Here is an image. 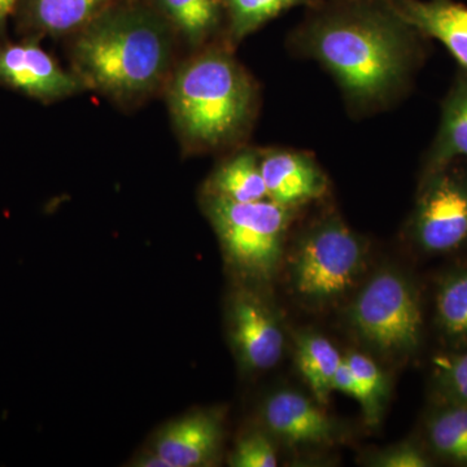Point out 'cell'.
<instances>
[{"label":"cell","mask_w":467,"mask_h":467,"mask_svg":"<svg viewBox=\"0 0 467 467\" xmlns=\"http://www.w3.org/2000/svg\"><path fill=\"white\" fill-rule=\"evenodd\" d=\"M371 465L379 467H427L431 465L425 453L411 442L393 445L378 453L370 461Z\"/></svg>","instance_id":"25"},{"label":"cell","mask_w":467,"mask_h":467,"mask_svg":"<svg viewBox=\"0 0 467 467\" xmlns=\"http://www.w3.org/2000/svg\"><path fill=\"white\" fill-rule=\"evenodd\" d=\"M168 23L189 45L202 47L225 20L221 0H160Z\"/></svg>","instance_id":"18"},{"label":"cell","mask_w":467,"mask_h":467,"mask_svg":"<svg viewBox=\"0 0 467 467\" xmlns=\"http://www.w3.org/2000/svg\"><path fill=\"white\" fill-rule=\"evenodd\" d=\"M409 234L430 254H450L467 244V168L460 161L420 178Z\"/></svg>","instance_id":"7"},{"label":"cell","mask_w":467,"mask_h":467,"mask_svg":"<svg viewBox=\"0 0 467 467\" xmlns=\"http://www.w3.org/2000/svg\"><path fill=\"white\" fill-rule=\"evenodd\" d=\"M319 405L303 393L282 389L273 393L264 404V422L270 432L287 444H324L337 431L333 420Z\"/></svg>","instance_id":"11"},{"label":"cell","mask_w":467,"mask_h":467,"mask_svg":"<svg viewBox=\"0 0 467 467\" xmlns=\"http://www.w3.org/2000/svg\"><path fill=\"white\" fill-rule=\"evenodd\" d=\"M202 207L227 260L247 275L272 278L284 254L295 209L270 199L239 202L205 192Z\"/></svg>","instance_id":"4"},{"label":"cell","mask_w":467,"mask_h":467,"mask_svg":"<svg viewBox=\"0 0 467 467\" xmlns=\"http://www.w3.org/2000/svg\"><path fill=\"white\" fill-rule=\"evenodd\" d=\"M426 41L391 0H318L288 46L330 73L353 115L367 116L408 94L425 63Z\"/></svg>","instance_id":"1"},{"label":"cell","mask_w":467,"mask_h":467,"mask_svg":"<svg viewBox=\"0 0 467 467\" xmlns=\"http://www.w3.org/2000/svg\"><path fill=\"white\" fill-rule=\"evenodd\" d=\"M168 104L184 146L208 152L248 134L259 110V88L229 43H213L169 77Z\"/></svg>","instance_id":"3"},{"label":"cell","mask_w":467,"mask_h":467,"mask_svg":"<svg viewBox=\"0 0 467 467\" xmlns=\"http://www.w3.org/2000/svg\"><path fill=\"white\" fill-rule=\"evenodd\" d=\"M349 318L359 337L380 352L408 353L420 346V300L407 279L392 270H382L365 285Z\"/></svg>","instance_id":"6"},{"label":"cell","mask_w":467,"mask_h":467,"mask_svg":"<svg viewBox=\"0 0 467 467\" xmlns=\"http://www.w3.org/2000/svg\"><path fill=\"white\" fill-rule=\"evenodd\" d=\"M261 173L267 199L295 209L324 198L328 178L317 160L308 152L294 149L260 150Z\"/></svg>","instance_id":"10"},{"label":"cell","mask_w":467,"mask_h":467,"mask_svg":"<svg viewBox=\"0 0 467 467\" xmlns=\"http://www.w3.org/2000/svg\"><path fill=\"white\" fill-rule=\"evenodd\" d=\"M405 20L427 39L447 48L467 72V5L457 0H391Z\"/></svg>","instance_id":"13"},{"label":"cell","mask_w":467,"mask_h":467,"mask_svg":"<svg viewBox=\"0 0 467 467\" xmlns=\"http://www.w3.org/2000/svg\"><path fill=\"white\" fill-rule=\"evenodd\" d=\"M367 257L364 239L342 218L327 216L303 233L292 259V285L303 299L325 303L352 287Z\"/></svg>","instance_id":"5"},{"label":"cell","mask_w":467,"mask_h":467,"mask_svg":"<svg viewBox=\"0 0 467 467\" xmlns=\"http://www.w3.org/2000/svg\"><path fill=\"white\" fill-rule=\"evenodd\" d=\"M230 337L243 367L248 370H267L284 355L281 324L265 301L251 292H241L234 297Z\"/></svg>","instance_id":"9"},{"label":"cell","mask_w":467,"mask_h":467,"mask_svg":"<svg viewBox=\"0 0 467 467\" xmlns=\"http://www.w3.org/2000/svg\"><path fill=\"white\" fill-rule=\"evenodd\" d=\"M467 160V72L459 69L441 101V121L423 159V175Z\"/></svg>","instance_id":"14"},{"label":"cell","mask_w":467,"mask_h":467,"mask_svg":"<svg viewBox=\"0 0 467 467\" xmlns=\"http://www.w3.org/2000/svg\"><path fill=\"white\" fill-rule=\"evenodd\" d=\"M205 193L239 202L267 199L261 173L260 150L244 147L223 160L209 177Z\"/></svg>","instance_id":"15"},{"label":"cell","mask_w":467,"mask_h":467,"mask_svg":"<svg viewBox=\"0 0 467 467\" xmlns=\"http://www.w3.org/2000/svg\"><path fill=\"white\" fill-rule=\"evenodd\" d=\"M234 467H275L278 457L275 444L261 432L244 436L236 444L230 459Z\"/></svg>","instance_id":"24"},{"label":"cell","mask_w":467,"mask_h":467,"mask_svg":"<svg viewBox=\"0 0 467 467\" xmlns=\"http://www.w3.org/2000/svg\"><path fill=\"white\" fill-rule=\"evenodd\" d=\"M342 359L337 347L322 335L309 333L297 337V368L318 404H327Z\"/></svg>","instance_id":"17"},{"label":"cell","mask_w":467,"mask_h":467,"mask_svg":"<svg viewBox=\"0 0 467 467\" xmlns=\"http://www.w3.org/2000/svg\"><path fill=\"white\" fill-rule=\"evenodd\" d=\"M350 370L355 374L356 379L361 389L362 405L368 420H376L379 413L380 402L386 393V379L382 371L373 359L358 352H350L346 356Z\"/></svg>","instance_id":"22"},{"label":"cell","mask_w":467,"mask_h":467,"mask_svg":"<svg viewBox=\"0 0 467 467\" xmlns=\"http://www.w3.org/2000/svg\"><path fill=\"white\" fill-rule=\"evenodd\" d=\"M436 316L448 337H467V269L442 282L436 295Z\"/></svg>","instance_id":"21"},{"label":"cell","mask_w":467,"mask_h":467,"mask_svg":"<svg viewBox=\"0 0 467 467\" xmlns=\"http://www.w3.org/2000/svg\"><path fill=\"white\" fill-rule=\"evenodd\" d=\"M427 439L442 459L467 466V405L447 402L427 420Z\"/></svg>","instance_id":"20"},{"label":"cell","mask_w":467,"mask_h":467,"mask_svg":"<svg viewBox=\"0 0 467 467\" xmlns=\"http://www.w3.org/2000/svg\"><path fill=\"white\" fill-rule=\"evenodd\" d=\"M109 0H26L27 26L39 34L78 33L99 16Z\"/></svg>","instance_id":"16"},{"label":"cell","mask_w":467,"mask_h":467,"mask_svg":"<svg viewBox=\"0 0 467 467\" xmlns=\"http://www.w3.org/2000/svg\"><path fill=\"white\" fill-rule=\"evenodd\" d=\"M223 441L221 420L213 413L198 411L173 420L156 436L153 451L171 467L208 465Z\"/></svg>","instance_id":"12"},{"label":"cell","mask_w":467,"mask_h":467,"mask_svg":"<svg viewBox=\"0 0 467 467\" xmlns=\"http://www.w3.org/2000/svg\"><path fill=\"white\" fill-rule=\"evenodd\" d=\"M227 24V43L243 41L279 15L318 0H221Z\"/></svg>","instance_id":"19"},{"label":"cell","mask_w":467,"mask_h":467,"mask_svg":"<svg viewBox=\"0 0 467 467\" xmlns=\"http://www.w3.org/2000/svg\"><path fill=\"white\" fill-rule=\"evenodd\" d=\"M333 389L334 391L346 393L350 398H355L356 400L361 402V389H359L355 374L350 370L348 362L344 358L342 362H340L339 368H337V373H335Z\"/></svg>","instance_id":"26"},{"label":"cell","mask_w":467,"mask_h":467,"mask_svg":"<svg viewBox=\"0 0 467 467\" xmlns=\"http://www.w3.org/2000/svg\"><path fill=\"white\" fill-rule=\"evenodd\" d=\"M72 60L86 88L119 101L142 99L171 75V26L150 9H104L79 30Z\"/></svg>","instance_id":"2"},{"label":"cell","mask_w":467,"mask_h":467,"mask_svg":"<svg viewBox=\"0 0 467 467\" xmlns=\"http://www.w3.org/2000/svg\"><path fill=\"white\" fill-rule=\"evenodd\" d=\"M134 465L140 467H171L167 461L162 459L155 451L140 457V459L135 461Z\"/></svg>","instance_id":"27"},{"label":"cell","mask_w":467,"mask_h":467,"mask_svg":"<svg viewBox=\"0 0 467 467\" xmlns=\"http://www.w3.org/2000/svg\"><path fill=\"white\" fill-rule=\"evenodd\" d=\"M0 82L42 101H55L85 90L75 72L63 69L36 42L0 45Z\"/></svg>","instance_id":"8"},{"label":"cell","mask_w":467,"mask_h":467,"mask_svg":"<svg viewBox=\"0 0 467 467\" xmlns=\"http://www.w3.org/2000/svg\"><path fill=\"white\" fill-rule=\"evenodd\" d=\"M435 380L447 402L467 405V352L434 358Z\"/></svg>","instance_id":"23"},{"label":"cell","mask_w":467,"mask_h":467,"mask_svg":"<svg viewBox=\"0 0 467 467\" xmlns=\"http://www.w3.org/2000/svg\"><path fill=\"white\" fill-rule=\"evenodd\" d=\"M17 0H0V30L5 26V21L12 11H14L15 5H16Z\"/></svg>","instance_id":"28"}]
</instances>
